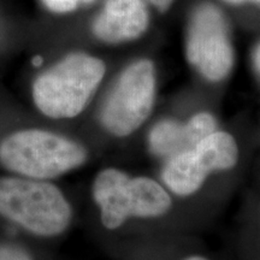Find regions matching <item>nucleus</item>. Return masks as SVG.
Masks as SVG:
<instances>
[{
  "mask_svg": "<svg viewBox=\"0 0 260 260\" xmlns=\"http://www.w3.org/2000/svg\"><path fill=\"white\" fill-rule=\"evenodd\" d=\"M254 63H255V67L258 71L260 73V45L258 47H256L255 50V53H254Z\"/></svg>",
  "mask_w": 260,
  "mask_h": 260,
  "instance_id": "obj_14",
  "label": "nucleus"
},
{
  "mask_svg": "<svg viewBox=\"0 0 260 260\" xmlns=\"http://www.w3.org/2000/svg\"><path fill=\"white\" fill-rule=\"evenodd\" d=\"M184 134H186L187 147L197 144L219 129L218 121L211 112L200 111L190 116L183 122Z\"/></svg>",
  "mask_w": 260,
  "mask_h": 260,
  "instance_id": "obj_10",
  "label": "nucleus"
},
{
  "mask_svg": "<svg viewBox=\"0 0 260 260\" xmlns=\"http://www.w3.org/2000/svg\"><path fill=\"white\" fill-rule=\"evenodd\" d=\"M146 141L151 154L165 160L187 148L183 122L174 118L159 119L149 128Z\"/></svg>",
  "mask_w": 260,
  "mask_h": 260,
  "instance_id": "obj_9",
  "label": "nucleus"
},
{
  "mask_svg": "<svg viewBox=\"0 0 260 260\" xmlns=\"http://www.w3.org/2000/svg\"><path fill=\"white\" fill-rule=\"evenodd\" d=\"M88 151L79 141L44 129H22L0 141V164L18 176L51 181L82 168Z\"/></svg>",
  "mask_w": 260,
  "mask_h": 260,
  "instance_id": "obj_2",
  "label": "nucleus"
},
{
  "mask_svg": "<svg viewBox=\"0 0 260 260\" xmlns=\"http://www.w3.org/2000/svg\"><path fill=\"white\" fill-rule=\"evenodd\" d=\"M42 2L51 11L64 14V12L74 11L81 3H90L93 0H42Z\"/></svg>",
  "mask_w": 260,
  "mask_h": 260,
  "instance_id": "obj_11",
  "label": "nucleus"
},
{
  "mask_svg": "<svg viewBox=\"0 0 260 260\" xmlns=\"http://www.w3.org/2000/svg\"><path fill=\"white\" fill-rule=\"evenodd\" d=\"M149 3H152L154 6H157L159 10H161V11H165L170 4L172 3V0H148Z\"/></svg>",
  "mask_w": 260,
  "mask_h": 260,
  "instance_id": "obj_13",
  "label": "nucleus"
},
{
  "mask_svg": "<svg viewBox=\"0 0 260 260\" xmlns=\"http://www.w3.org/2000/svg\"><path fill=\"white\" fill-rule=\"evenodd\" d=\"M148 25L142 0H106L93 22L94 35L107 44H121L141 37Z\"/></svg>",
  "mask_w": 260,
  "mask_h": 260,
  "instance_id": "obj_8",
  "label": "nucleus"
},
{
  "mask_svg": "<svg viewBox=\"0 0 260 260\" xmlns=\"http://www.w3.org/2000/svg\"><path fill=\"white\" fill-rule=\"evenodd\" d=\"M214 174H220L218 162L206 144L199 141L165 159L160 182L172 197L186 199L199 193Z\"/></svg>",
  "mask_w": 260,
  "mask_h": 260,
  "instance_id": "obj_7",
  "label": "nucleus"
},
{
  "mask_svg": "<svg viewBox=\"0 0 260 260\" xmlns=\"http://www.w3.org/2000/svg\"><path fill=\"white\" fill-rule=\"evenodd\" d=\"M0 260H32V258L21 247L0 245Z\"/></svg>",
  "mask_w": 260,
  "mask_h": 260,
  "instance_id": "obj_12",
  "label": "nucleus"
},
{
  "mask_svg": "<svg viewBox=\"0 0 260 260\" xmlns=\"http://www.w3.org/2000/svg\"><path fill=\"white\" fill-rule=\"evenodd\" d=\"M157 77L148 59L132 63L119 74L99 113L102 128L117 139H126L144 126L155 104Z\"/></svg>",
  "mask_w": 260,
  "mask_h": 260,
  "instance_id": "obj_5",
  "label": "nucleus"
},
{
  "mask_svg": "<svg viewBox=\"0 0 260 260\" xmlns=\"http://www.w3.org/2000/svg\"><path fill=\"white\" fill-rule=\"evenodd\" d=\"M99 58L75 52L39 75L32 83V102L52 119H71L84 111L105 76Z\"/></svg>",
  "mask_w": 260,
  "mask_h": 260,
  "instance_id": "obj_3",
  "label": "nucleus"
},
{
  "mask_svg": "<svg viewBox=\"0 0 260 260\" xmlns=\"http://www.w3.org/2000/svg\"><path fill=\"white\" fill-rule=\"evenodd\" d=\"M0 216L35 236L56 237L69 229L74 211L51 181L10 176L0 177Z\"/></svg>",
  "mask_w": 260,
  "mask_h": 260,
  "instance_id": "obj_4",
  "label": "nucleus"
},
{
  "mask_svg": "<svg viewBox=\"0 0 260 260\" xmlns=\"http://www.w3.org/2000/svg\"><path fill=\"white\" fill-rule=\"evenodd\" d=\"M92 198L100 222L107 230H118L132 220H155L170 212L174 197L160 180L132 175L119 168L100 170L92 183Z\"/></svg>",
  "mask_w": 260,
  "mask_h": 260,
  "instance_id": "obj_1",
  "label": "nucleus"
},
{
  "mask_svg": "<svg viewBox=\"0 0 260 260\" xmlns=\"http://www.w3.org/2000/svg\"><path fill=\"white\" fill-rule=\"evenodd\" d=\"M183 260H209V259L205 258L203 255H190V256H187V258Z\"/></svg>",
  "mask_w": 260,
  "mask_h": 260,
  "instance_id": "obj_16",
  "label": "nucleus"
},
{
  "mask_svg": "<svg viewBox=\"0 0 260 260\" xmlns=\"http://www.w3.org/2000/svg\"><path fill=\"white\" fill-rule=\"evenodd\" d=\"M226 3H230V4H242V3H258L260 4V0H225Z\"/></svg>",
  "mask_w": 260,
  "mask_h": 260,
  "instance_id": "obj_15",
  "label": "nucleus"
},
{
  "mask_svg": "<svg viewBox=\"0 0 260 260\" xmlns=\"http://www.w3.org/2000/svg\"><path fill=\"white\" fill-rule=\"evenodd\" d=\"M188 61L204 79L219 82L234 65V50L225 19L213 5L204 4L194 11L188 27Z\"/></svg>",
  "mask_w": 260,
  "mask_h": 260,
  "instance_id": "obj_6",
  "label": "nucleus"
}]
</instances>
